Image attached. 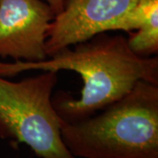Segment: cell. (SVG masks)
<instances>
[{"label": "cell", "instance_id": "cell-1", "mask_svg": "<svg viewBox=\"0 0 158 158\" xmlns=\"http://www.w3.org/2000/svg\"><path fill=\"white\" fill-rule=\"evenodd\" d=\"M29 70H70L84 82L79 98L58 92L52 98L63 122L89 118L126 96L139 81L158 85V58L133 53L123 35L98 34L85 41L64 48L40 62H0V77H14Z\"/></svg>", "mask_w": 158, "mask_h": 158}, {"label": "cell", "instance_id": "cell-2", "mask_svg": "<svg viewBox=\"0 0 158 158\" xmlns=\"http://www.w3.org/2000/svg\"><path fill=\"white\" fill-rule=\"evenodd\" d=\"M100 114L66 123L62 142L75 157L158 158V85L139 81Z\"/></svg>", "mask_w": 158, "mask_h": 158}, {"label": "cell", "instance_id": "cell-3", "mask_svg": "<svg viewBox=\"0 0 158 158\" xmlns=\"http://www.w3.org/2000/svg\"><path fill=\"white\" fill-rule=\"evenodd\" d=\"M57 74L42 71L19 82L0 77V137L27 145L40 158H76L62 142L52 104Z\"/></svg>", "mask_w": 158, "mask_h": 158}, {"label": "cell", "instance_id": "cell-4", "mask_svg": "<svg viewBox=\"0 0 158 158\" xmlns=\"http://www.w3.org/2000/svg\"><path fill=\"white\" fill-rule=\"evenodd\" d=\"M56 13L42 0H0V57L48 59L46 40Z\"/></svg>", "mask_w": 158, "mask_h": 158}, {"label": "cell", "instance_id": "cell-5", "mask_svg": "<svg viewBox=\"0 0 158 158\" xmlns=\"http://www.w3.org/2000/svg\"><path fill=\"white\" fill-rule=\"evenodd\" d=\"M139 0H64L48 31V58L64 48L111 31Z\"/></svg>", "mask_w": 158, "mask_h": 158}, {"label": "cell", "instance_id": "cell-6", "mask_svg": "<svg viewBox=\"0 0 158 158\" xmlns=\"http://www.w3.org/2000/svg\"><path fill=\"white\" fill-rule=\"evenodd\" d=\"M128 33L133 53L148 57L158 53V0H139L127 14L113 24L111 31Z\"/></svg>", "mask_w": 158, "mask_h": 158}, {"label": "cell", "instance_id": "cell-7", "mask_svg": "<svg viewBox=\"0 0 158 158\" xmlns=\"http://www.w3.org/2000/svg\"><path fill=\"white\" fill-rule=\"evenodd\" d=\"M44 1L50 6L52 10L56 13V15L62 11L64 0H44Z\"/></svg>", "mask_w": 158, "mask_h": 158}]
</instances>
